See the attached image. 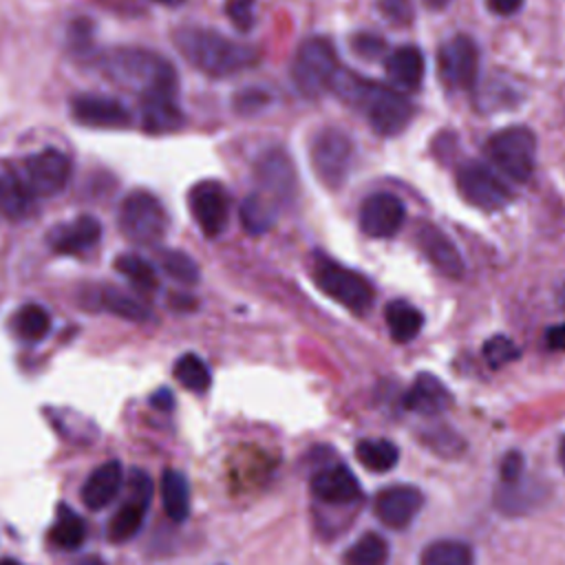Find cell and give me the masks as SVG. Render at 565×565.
Segmentation results:
<instances>
[{"label":"cell","mask_w":565,"mask_h":565,"mask_svg":"<svg viewBox=\"0 0 565 565\" xmlns=\"http://www.w3.org/2000/svg\"><path fill=\"white\" fill-rule=\"evenodd\" d=\"M174 44L179 53L194 68L214 77H227V75L241 73L258 62V51L254 46L230 40L203 26L177 29Z\"/></svg>","instance_id":"obj_1"},{"label":"cell","mask_w":565,"mask_h":565,"mask_svg":"<svg viewBox=\"0 0 565 565\" xmlns=\"http://www.w3.org/2000/svg\"><path fill=\"white\" fill-rule=\"evenodd\" d=\"M71 159L64 152L55 148H44L24 159L22 179L35 196H53L64 190L71 179Z\"/></svg>","instance_id":"obj_12"},{"label":"cell","mask_w":565,"mask_h":565,"mask_svg":"<svg viewBox=\"0 0 565 565\" xmlns=\"http://www.w3.org/2000/svg\"><path fill=\"white\" fill-rule=\"evenodd\" d=\"M457 190L475 207L494 212L512 201L508 183L488 166L468 161L457 170Z\"/></svg>","instance_id":"obj_9"},{"label":"cell","mask_w":565,"mask_h":565,"mask_svg":"<svg viewBox=\"0 0 565 565\" xmlns=\"http://www.w3.org/2000/svg\"><path fill=\"white\" fill-rule=\"evenodd\" d=\"M115 269L137 289V291H143V294H150L159 287V278H157V271L154 267L137 256V254H121L117 260H115Z\"/></svg>","instance_id":"obj_34"},{"label":"cell","mask_w":565,"mask_h":565,"mask_svg":"<svg viewBox=\"0 0 565 565\" xmlns=\"http://www.w3.org/2000/svg\"><path fill=\"white\" fill-rule=\"evenodd\" d=\"M102 305H104L110 313H115V316H119V318H124V320L143 322V320L150 318V309H148L139 298L128 296V294H124V291H119V289H106V291L102 294Z\"/></svg>","instance_id":"obj_36"},{"label":"cell","mask_w":565,"mask_h":565,"mask_svg":"<svg viewBox=\"0 0 565 565\" xmlns=\"http://www.w3.org/2000/svg\"><path fill=\"white\" fill-rule=\"evenodd\" d=\"M192 218L199 230L214 238L218 236L230 221V194L218 181H201L188 194Z\"/></svg>","instance_id":"obj_13"},{"label":"cell","mask_w":565,"mask_h":565,"mask_svg":"<svg viewBox=\"0 0 565 565\" xmlns=\"http://www.w3.org/2000/svg\"><path fill=\"white\" fill-rule=\"evenodd\" d=\"M558 300H561V305H563V307H565V287H563V289H561V294H558Z\"/></svg>","instance_id":"obj_52"},{"label":"cell","mask_w":565,"mask_h":565,"mask_svg":"<svg viewBox=\"0 0 565 565\" xmlns=\"http://www.w3.org/2000/svg\"><path fill=\"white\" fill-rule=\"evenodd\" d=\"M150 406L157 408V411H170L174 406V395L170 388H159L150 395Z\"/></svg>","instance_id":"obj_44"},{"label":"cell","mask_w":565,"mask_h":565,"mask_svg":"<svg viewBox=\"0 0 565 565\" xmlns=\"http://www.w3.org/2000/svg\"><path fill=\"white\" fill-rule=\"evenodd\" d=\"M450 0H424V4L426 7H430V9H441V7H446Z\"/></svg>","instance_id":"obj_48"},{"label":"cell","mask_w":565,"mask_h":565,"mask_svg":"<svg viewBox=\"0 0 565 565\" xmlns=\"http://www.w3.org/2000/svg\"><path fill=\"white\" fill-rule=\"evenodd\" d=\"M419 565H475V552L463 541L439 539L422 550Z\"/></svg>","instance_id":"obj_28"},{"label":"cell","mask_w":565,"mask_h":565,"mask_svg":"<svg viewBox=\"0 0 565 565\" xmlns=\"http://www.w3.org/2000/svg\"><path fill=\"white\" fill-rule=\"evenodd\" d=\"M84 539H86L84 519L66 503H60L55 510V521L49 530V541L60 550L73 552L84 543Z\"/></svg>","instance_id":"obj_26"},{"label":"cell","mask_w":565,"mask_h":565,"mask_svg":"<svg viewBox=\"0 0 565 565\" xmlns=\"http://www.w3.org/2000/svg\"><path fill=\"white\" fill-rule=\"evenodd\" d=\"M75 565H106L99 556H95V554H88V556H84V558H79Z\"/></svg>","instance_id":"obj_47"},{"label":"cell","mask_w":565,"mask_h":565,"mask_svg":"<svg viewBox=\"0 0 565 565\" xmlns=\"http://www.w3.org/2000/svg\"><path fill=\"white\" fill-rule=\"evenodd\" d=\"M71 113L84 126L124 128L130 124V113L124 108V104L106 95H77L71 102Z\"/></svg>","instance_id":"obj_17"},{"label":"cell","mask_w":565,"mask_h":565,"mask_svg":"<svg viewBox=\"0 0 565 565\" xmlns=\"http://www.w3.org/2000/svg\"><path fill=\"white\" fill-rule=\"evenodd\" d=\"M252 2L254 0H230L227 2V13H230L232 22L243 31L252 26Z\"/></svg>","instance_id":"obj_42"},{"label":"cell","mask_w":565,"mask_h":565,"mask_svg":"<svg viewBox=\"0 0 565 565\" xmlns=\"http://www.w3.org/2000/svg\"><path fill=\"white\" fill-rule=\"evenodd\" d=\"M124 483V470L117 459L97 466L82 486V501L88 510H104L119 494Z\"/></svg>","instance_id":"obj_20"},{"label":"cell","mask_w":565,"mask_h":565,"mask_svg":"<svg viewBox=\"0 0 565 565\" xmlns=\"http://www.w3.org/2000/svg\"><path fill=\"white\" fill-rule=\"evenodd\" d=\"M311 163L320 181L340 188L353 166V143L338 128H322L311 141Z\"/></svg>","instance_id":"obj_8"},{"label":"cell","mask_w":565,"mask_h":565,"mask_svg":"<svg viewBox=\"0 0 565 565\" xmlns=\"http://www.w3.org/2000/svg\"><path fill=\"white\" fill-rule=\"evenodd\" d=\"M331 88L349 104L362 108L373 130L384 137L402 132L413 117V104L399 90L369 82L349 71H338Z\"/></svg>","instance_id":"obj_2"},{"label":"cell","mask_w":565,"mask_h":565,"mask_svg":"<svg viewBox=\"0 0 565 565\" xmlns=\"http://www.w3.org/2000/svg\"><path fill=\"white\" fill-rule=\"evenodd\" d=\"M150 499H152V481L143 470L135 468L128 475V497L119 505V510L113 514L106 527V536L110 543H124L139 532V527L143 525Z\"/></svg>","instance_id":"obj_10"},{"label":"cell","mask_w":565,"mask_h":565,"mask_svg":"<svg viewBox=\"0 0 565 565\" xmlns=\"http://www.w3.org/2000/svg\"><path fill=\"white\" fill-rule=\"evenodd\" d=\"M486 157L508 179L523 183L532 177L536 163V139L530 128L512 126L488 137Z\"/></svg>","instance_id":"obj_4"},{"label":"cell","mask_w":565,"mask_h":565,"mask_svg":"<svg viewBox=\"0 0 565 565\" xmlns=\"http://www.w3.org/2000/svg\"><path fill=\"white\" fill-rule=\"evenodd\" d=\"M450 402L448 388L428 373L417 375L404 395V406L417 415H439L450 406Z\"/></svg>","instance_id":"obj_23"},{"label":"cell","mask_w":565,"mask_h":565,"mask_svg":"<svg viewBox=\"0 0 565 565\" xmlns=\"http://www.w3.org/2000/svg\"><path fill=\"white\" fill-rule=\"evenodd\" d=\"M33 196L22 174L0 161V214L13 221L29 216L33 212Z\"/></svg>","instance_id":"obj_22"},{"label":"cell","mask_w":565,"mask_h":565,"mask_svg":"<svg viewBox=\"0 0 565 565\" xmlns=\"http://www.w3.org/2000/svg\"><path fill=\"white\" fill-rule=\"evenodd\" d=\"M386 563H388V545L375 532L362 534L342 554V565H386Z\"/></svg>","instance_id":"obj_33"},{"label":"cell","mask_w":565,"mask_h":565,"mask_svg":"<svg viewBox=\"0 0 565 565\" xmlns=\"http://www.w3.org/2000/svg\"><path fill=\"white\" fill-rule=\"evenodd\" d=\"M174 377L177 382L194 393H203L207 391L210 382H212V373L210 366L205 364L203 358H199L196 353H185L174 362Z\"/></svg>","instance_id":"obj_35"},{"label":"cell","mask_w":565,"mask_h":565,"mask_svg":"<svg viewBox=\"0 0 565 565\" xmlns=\"http://www.w3.org/2000/svg\"><path fill=\"white\" fill-rule=\"evenodd\" d=\"M102 71L119 86H126L143 99L174 97L177 73L168 60L146 49H115L102 62Z\"/></svg>","instance_id":"obj_3"},{"label":"cell","mask_w":565,"mask_h":565,"mask_svg":"<svg viewBox=\"0 0 565 565\" xmlns=\"http://www.w3.org/2000/svg\"><path fill=\"white\" fill-rule=\"evenodd\" d=\"M154 2H159V4H166V7H179V4H183L185 0H154Z\"/></svg>","instance_id":"obj_50"},{"label":"cell","mask_w":565,"mask_h":565,"mask_svg":"<svg viewBox=\"0 0 565 565\" xmlns=\"http://www.w3.org/2000/svg\"><path fill=\"white\" fill-rule=\"evenodd\" d=\"M545 342L552 351H565V322L554 324L547 333H545Z\"/></svg>","instance_id":"obj_45"},{"label":"cell","mask_w":565,"mask_h":565,"mask_svg":"<svg viewBox=\"0 0 565 565\" xmlns=\"http://www.w3.org/2000/svg\"><path fill=\"white\" fill-rule=\"evenodd\" d=\"M11 329L22 342H40L51 331V316L40 305H24L11 318Z\"/></svg>","instance_id":"obj_29"},{"label":"cell","mask_w":565,"mask_h":565,"mask_svg":"<svg viewBox=\"0 0 565 565\" xmlns=\"http://www.w3.org/2000/svg\"><path fill=\"white\" fill-rule=\"evenodd\" d=\"M0 565H22V563L13 561V558H0Z\"/></svg>","instance_id":"obj_51"},{"label":"cell","mask_w":565,"mask_h":565,"mask_svg":"<svg viewBox=\"0 0 565 565\" xmlns=\"http://www.w3.org/2000/svg\"><path fill=\"white\" fill-rule=\"evenodd\" d=\"M338 71L340 68L333 44L324 38H309L296 51L291 64V79L302 95L318 97L333 86Z\"/></svg>","instance_id":"obj_6"},{"label":"cell","mask_w":565,"mask_h":565,"mask_svg":"<svg viewBox=\"0 0 565 565\" xmlns=\"http://www.w3.org/2000/svg\"><path fill=\"white\" fill-rule=\"evenodd\" d=\"M386 73L399 88H417L424 77V55L417 46H399L386 57Z\"/></svg>","instance_id":"obj_24"},{"label":"cell","mask_w":565,"mask_h":565,"mask_svg":"<svg viewBox=\"0 0 565 565\" xmlns=\"http://www.w3.org/2000/svg\"><path fill=\"white\" fill-rule=\"evenodd\" d=\"M380 11L384 13V18L393 24H408L413 20V4L411 0H377Z\"/></svg>","instance_id":"obj_40"},{"label":"cell","mask_w":565,"mask_h":565,"mask_svg":"<svg viewBox=\"0 0 565 565\" xmlns=\"http://www.w3.org/2000/svg\"><path fill=\"white\" fill-rule=\"evenodd\" d=\"M355 51L362 55V57H380L382 51H384V42L375 35H358L355 38Z\"/></svg>","instance_id":"obj_43"},{"label":"cell","mask_w":565,"mask_h":565,"mask_svg":"<svg viewBox=\"0 0 565 565\" xmlns=\"http://www.w3.org/2000/svg\"><path fill=\"white\" fill-rule=\"evenodd\" d=\"M241 223L249 234H265L276 223V201L263 192L249 194L241 203Z\"/></svg>","instance_id":"obj_30"},{"label":"cell","mask_w":565,"mask_h":565,"mask_svg":"<svg viewBox=\"0 0 565 565\" xmlns=\"http://www.w3.org/2000/svg\"><path fill=\"white\" fill-rule=\"evenodd\" d=\"M499 475H501V481H503V483H514V481H519L521 475H523V457H521V452H516V450L508 452V455L503 457V461H501Z\"/></svg>","instance_id":"obj_41"},{"label":"cell","mask_w":565,"mask_h":565,"mask_svg":"<svg viewBox=\"0 0 565 565\" xmlns=\"http://www.w3.org/2000/svg\"><path fill=\"white\" fill-rule=\"evenodd\" d=\"M166 210L154 194L137 190L121 201L119 227L130 241L139 245H152L166 234Z\"/></svg>","instance_id":"obj_7"},{"label":"cell","mask_w":565,"mask_h":565,"mask_svg":"<svg viewBox=\"0 0 565 565\" xmlns=\"http://www.w3.org/2000/svg\"><path fill=\"white\" fill-rule=\"evenodd\" d=\"M311 492L318 501L329 505H347L360 499V483L347 466H333L311 477Z\"/></svg>","instance_id":"obj_19"},{"label":"cell","mask_w":565,"mask_h":565,"mask_svg":"<svg viewBox=\"0 0 565 565\" xmlns=\"http://www.w3.org/2000/svg\"><path fill=\"white\" fill-rule=\"evenodd\" d=\"M519 355V349H516V344L510 340V338H505V335H494V338H490L486 344H483V358H486V362L490 364V366H503V364H508V362H512L514 358Z\"/></svg>","instance_id":"obj_38"},{"label":"cell","mask_w":565,"mask_h":565,"mask_svg":"<svg viewBox=\"0 0 565 565\" xmlns=\"http://www.w3.org/2000/svg\"><path fill=\"white\" fill-rule=\"evenodd\" d=\"M439 79L448 88L466 90L472 88L479 68L477 44L468 35H455L439 46L437 53Z\"/></svg>","instance_id":"obj_11"},{"label":"cell","mask_w":565,"mask_h":565,"mask_svg":"<svg viewBox=\"0 0 565 565\" xmlns=\"http://www.w3.org/2000/svg\"><path fill=\"white\" fill-rule=\"evenodd\" d=\"M258 179H260V185L265 188L267 196L274 199L276 203H287L296 192L294 168H291L289 159L278 150L267 152L260 159Z\"/></svg>","instance_id":"obj_21"},{"label":"cell","mask_w":565,"mask_h":565,"mask_svg":"<svg viewBox=\"0 0 565 565\" xmlns=\"http://www.w3.org/2000/svg\"><path fill=\"white\" fill-rule=\"evenodd\" d=\"M424 497L415 486H388L375 494L373 512L391 530H404L422 510Z\"/></svg>","instance_id":"obj_15"},{"label":"cell","mask_w":565,"mask_h":565,"mask_svg":"<svg viewBox=\"0 0 565 565\" xmlns=\"http://www.w3.org/2000/svg\"><path fill=\"white\" fill-rule=\"evenodd\" d=\"M102 236V225L95 216H77L71 223L57 225L51 230L49 234V245L53 252L57 254H82L88 252L90 247H95L99 243Z\"/></svg>","instance_id":"obj_18"},{"label":"cell","mask_w":565,"mask_h":565,"mask_svg":"<svg viewBox=\"0 0 565 565\" xmlns=\"http://www.w3.org/2000/svg\"><path fill=\"white\" fill-rule=\"evenodd\" d=\"M426 433H430V435L426 437V444H428L435 452H439V455H457V452H461V450H459V448H461V441H459V437H457L452 430L439 428V430H426Z\"/></svg>","instance_id":"obj_39"},{"label":"cell","mask_w":565,"mask_h":565,"mask_svg":"<svg viewBox=\"0 0 565 565\" xmlns=\"http://www.w3.org/2000/svg\"><path fill=\"white\" fill-rule=\"evenodd\" d=\"M558 461H561L563 472H565V437L561 439V446H558Z\"/></svg>","instance_id":"obj_49"},{"label":"cell","mask_w":565,"mask_h":565,"mask_svg":"<svg viewBox=\"0 0 565 565\" xmlns=\"http://www.w3.org/2000/svg\"><path fill=\"white\" fill-rule=\"evenodd\" d=\"M161 269L181 285H196L199 282V265L179 249H161L159 252Z\"/></svg>","instance_id":"obj_37"},{"label":"cell","mask_w":565,"mask_h":565,"mask_svg":"<svg viewBox=\"0 0 565 565\" xmlns=\"http://www.w3.org/2000/svg\"><path fill=\"white\" fill-rule=\"evenodd\" d=\"M523 0H488V9L497 15H512L521 9Z\"/></svg>","instance_id":"obj_46"},{"label":"cell","mask_w":565,"mask_h":565,"mask_svg":"<svg viewBox=\"0 0 565 565\" xmlns=\"http://www.w3.org/2000/svg\"><path fill=\"white\" fill-rule=\"evenodd\" d=\"M141 115H143V128L150 132H168L179 128L183 121V115L174 104V97L143 99Z\"/></svg>","instance_id":"obj_31"},{"label":"cell","mask_w":565,"mask_h":565,"mask_svg":"<svg viewBox=\"0 0 565 565\" xmlns=\"http://www.w3.org/2000/svg\"><path fill=\"white\" fill-rule=\"evenodd\" d=\"M161 503L170 521L181 523L190 514V486L188 479L174 470L168 468L161 475Z\"/></svg>","instance_id":"obj_25"},{"label":"cell","mask_w":565,"mask_h":565,"mask_svg":"<svg viewBox=\"0 0 565 565\" xmlns=\"http://www.w3.org/2000/svg\"><path fill=\"white\" fill-rule=\"evenodd\" d=\"M355 457L371 472H388L397 463L399 450L388 439H362L355 446Z\"/></svg>","instance_id":"obj_32"},{"label":"cell","mask_w":565,"mask_h":565,"mask_svg":"<svg viewBox=\"0 0 565 565\" xmlns=\"http://www.w3.org/2000/svg\"><path fill=\"white\" fill-rule=\"evenodd\" d=\"M415 243L419 252L426 256V260L446 278L459 280L466 271L463 258L455 243L435 225L430 223H419L415 230Z\"/></svg>","instance_id":"obj_16"},{"label":"cell","mask_w":565,"mask_h":565,"mask_svg":"<svg viewBox=\"0 0 565 565\" xmlns=\"http://www.w3.org/2000/svg\"><path fill=\"white\" fill-rule=\"evenodd\" d=\"M388 333L395 342H411L424 327V316L406 300H393L384 309Z\"/></svg>","instance_id":"obj_27"},{"label":"cell","mask_w":565,"mask_h":565,"mask_svg":"<svg viewBox=\"0 0 565 565\" xmlns=\"http://www.w3.org/2000/svg\"><path fill=\"white\" fill-rule=\"evenodd\" d=\"M313 280L322 294L340 302L353 313H364L375 298L373 285L355 269H349L329 256H316L313 260Z\"/></svg>","instance_id":"obj_5"},{"label":"cell","mask_w":565,"mask_h":565,"mask_svg":"<svg viewBox=\"0 0 565 565\" xmlns=\"http://www.w3.org/2000/svg\"><path fill=\"white\" fill-rule=\"evenodd\" d=\"M406 218L404 203L391 192H375L360 207V227L371 238H391Z\"/></svg>","instance_id":"obj_14"}]
</instances>
